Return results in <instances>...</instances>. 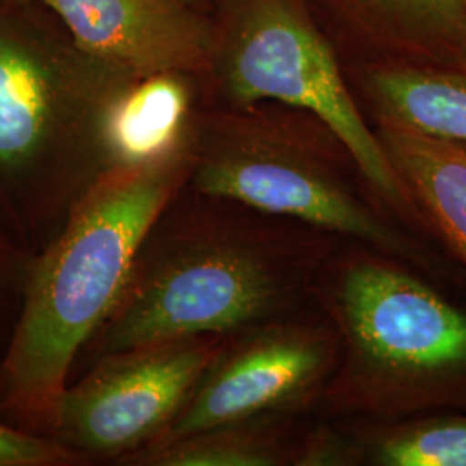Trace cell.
<instances>
[{"mask_svg": "<svg viewBox=\"0 0 466 466\" xmlns=\"http://www.w3.org/2000/svg\"><path fill=\"white\" fill-rule=\"evenodd\" d=\"M185 188L154 221L111 313L82 352L102 356L192 335H237L282 315L317 273L323 244L238 202Z\"/></svg>", "mask_w": 466, "mask_h": 466, "instance_id": "1", "label": "cell"}, {"mask_svg": "<svg viewBox=\"0 0 466 466\" xmlns=\"http://www.w3.org/2000/svg\"><path fill=\"white\" fill-rule=\"evenodd\" d=\"M130 76L40 0H0V227L42 252L106 173L100 127Z\"/></svg>", "mask_w": 466, "mask_h": 466, "instance_id": "2", "label": "cell"}, {"mask_svg": "<svg viewBox=\"0 0 466 466\" xmlns=\"http://www.w3.org/2000/svg\"><path fill=\"white\" fill-rule=\"evenodd\" d=\"M192 161L107 169L36 254L15 332L0 358V411L46 433L67 377L128 279L137 250L184 190Z\"/></svg>", "mask_w": 466, "mask_h": 466, "instance_id": "3", "label": "cell"}, {"mask_svg": "<svg viewBox=\"0 0 466 466\" xmlns=\"http://www.w3.org/2000/svg\"><path fill=\"white\" fill-rule=\"evenodd\" d=\"M377 250L340 258L321 285L339 339L330 408L406 417L466 402V313Z\"/></svg>", "mask_w": 466, "mask_h": 466, "instance_id": "4", "label": "cell"}, {"mask_svg": "<svg viewBox=\"0 0 466 466\" xmlns=\"http://www.w3.org/2000/svg\"><path fill=\"white\" fill-rule=\"evenodd\" d=\"M335 140L289 119L252 113L249 106L206 109L187 185L209 198L350 237L389 258L420 261L417 248L354 182L348 171L354 157L346 147L333 150Z\"/></svg>", "mask_w": 466, "mask_h": 466, "instance_id": "5", "label": "cell"}, {"mask_svg": "<svg viewBox=\"0 0 466 466\" xmlns=\"http://www.w3.org/2000/svg\"><path fill=\"white\" fill-rule=\"evenodd\" d=\"M227 15L215 23L209 96L227 107L275 100L317 117L350 150L375 198L404 218L420 219L302 2L237 0Z\"/></svg>", "mask_w": 466, "mask_h": 466, "instance_id": "6", "label": "cell"}, {"mask_svg": "<svg viewBox=\"0 0 466 466\" xmlns=\"http://www.w3.org/2000/svg\"><path fill=\"white\" fill-rule=\"evenodd\" d=\"M225 335H192L96 360L57 398L46 435L86 458L113 460L147 448L169 425Z\"/></svg>", "mask_w": 466, "mask_h": 466, "instance_id": "7", "label": "cell"}, {"mask_svg": "<svg viewBox=\"0 0 466 466\" xmlns=\"http://www.w3.org/2000/svg\"><path fill=\"white\" fill-rule=\"evenodd\" d=\"M237 335L227 339L147 448L221 425L282 417L325 390L337 368L339 339L329 325L277 318Z\"/></svg>", "mask_w": 466, "mask_h": 466, "instance_id": "8", "label": "cell"}, {"mask_svg": "<svg viewBox=\"0 0 466 466\" xmlns=\"http://www.w3.org/2000/svg\"><path fill=\"white\" fill-rule=\"evenodd\" d=\"M76 46L128 75L208 76L215 23L180 0H40Z\"/></svg>", "mask_w": 466, "mask_h": 466, "instance_id": "9", "label": "cell"}, {"mask_svg": "<svg viewBox=\"0 0 466 466\" xmlns=\"http://www.w3.org/2000/svg\"><path fill=\"white\" fill-rule=\"evenodd\" d=\"M208 96L202 73L169 69L125 80L102 116L106 171L192 161Z\"/></svg>", "mask_w": 466, "mask_h": 466, "instance_id": "10", "label": "cell"}, {"mask_svg": "<svg viewBox=\"0 0 466 466\" xmlns=\"http://www.w3.org/2000/svg\"><path fill=\"white\" fill-rule=\"evenodd\" d=\"M377 137L420 221L466 268V142L379 116Z\"/></svg>", "mask_w": 466, "mask_h": 466, "instance_id": "11", "label": "cell"}, {"mask_svg": "<svg viewBox=\"0 0 466 466\" xmlns=\"http://www.w3.org/2000/svg\"><path fill=\"white\" fill-rule=\"evenodd\" d=\"M396 54L394 61L466 66V0H332Z\"/></svg>", "mask_w": 466, "mask_h": 466, "instance_id": "12", "label": "cell"}, {"mask_svg": "<svg viewBox=\"0 0 466 466\" xmlns=\"http://www.w3.org/2000/svg\"><path fill=\"white\" fill-rule=\"evenodd\" d=\"M367 90L379 116L466 142V66L390 61L368 71Z\"/></svg>", "mask_w": 466, "mask_h": 466, "instance_id": "13", "label": "cell"}, {"mask_svg": "<svg viewBox=\"0 0 466 466\" xmlns=\"http://www.w3.org/2000/svg\"><path fill=\"white\" fill-rule=\"evenodd\" d=\"M302 439L285 432L279 417L221 425L165 446L135 451L116 465L277 466L299 465Z\"/></svg>", "mask_w": 466, "mask_h": 466, "instance_id": "14", "label": "cell"}, {"mask_svg": "<svg viewBox=\"0 0 466 466\" xmlns=\"http://www.w3.org/2000/svg\"><path fill=\"white\" fill-rule=\"evenodd\" d=\"M368 456L383 466H466V415L408 420L368 437Z\"/></svg>", "mask_w": 466, "mask_h": 466, "instance_id": "15", "label": "cell"}, {"mask_svg": "<svg viewBox=\"0 0 466 466\" xmlns=\"http://www.w3.org/2000/svg\"><path fill=\"white\" fill-rule=\"evenodd\" d=\"M36 254L0 227V358L15 332Z\"/></svg>", "mask_w": 466, "mask_h": 466, "instance_id": "16", "label": "cell"}, {"mask_svg": "<svg viewBox=\"0 0 466 466\" xmlns=\"http://www.w3.org/2000/svg\"><path fill=\"white\" fill-rule=\"evenodd\" d=\"M84 460L50 435L0 420V466H73Z\"/></svg>", "mask_w": 466, "mask_h": 466, "instance_id": "17", "label": "cell"}, {"mask_svg": "<svg viewBox=\"0 0 466 466\" xmlns=\"http://www.w3.org/2000/svg\"><path fill=\"white\" fill-rule=\"evenodd\" d=\"M180 2H184L187 5H190V7H196V9H199V11H204L206 13V9H208V0H180Z\"/></svg>", "mask_w": 466, "mask_h": 466, "instance_id": "18", "label": "cell"}, {"mask_svg": "<svg viewBox=\"0 0 466 466\" xmlns=\"http://www.w3.org/2000/svg\"><path fill=\"white\" fill-rule=\"evenodd\" d=\"M208 2H209V0H208ZM233 2H237V0H228V5H230V4H233Z\"/></svg>", "mask_w": 466, "mask_h": 466, "instance_id": "19", "label": "cell"}]
</instances>
